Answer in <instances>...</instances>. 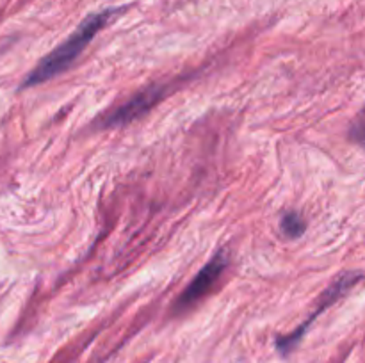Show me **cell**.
Segmentation results:
<instances>
[{"mask_svg": "<svg viewBox=\"0 0 365 363\" xmlns=\"http://www.w3.org/2000/svg\"><path fill=\"white\" fill-rule=\"evenodd\" d=\"M360 280H362V274H360V273H346V274H342V276L339 278V280L335 281V283L331 285V287L328 288L327 292H324L323 298H321L319 306H317V308H316V312H314L312 315H310L309 319H307L305 322H303L302 326H299L298 330L294 331V333L287 335V337H280V338H278V340H277L278 352H280L282 356H289V354H291V352L294 351L296 347H298L299 340H302L303 335L307 333V330H309V327H310V324H312L314 320L317 319V315H321V313H323L324 310L328 308V306H331V305H334V302H337L339 299L342 298V295L348 294V292L351 290V288L355 287V285L359 283Z\"/></svg>", "mask_w": 365, "mask_h": 363, "instance_id": "3", "label": "cell"}, {"mask_svg": "<svg viewBox=\"0 0 365 363\" xmlns=\"http://www.w3.org/2000/svg\"><path fill=\"white\" fill-rule=\"evenodd\" d=\"M307 230V221L303 219L302 214L298 212H285L282 216V231L285 237L289 238H298L305 233Z\"/></svg>", "mask_w": 365, "mask_h": 363, "instance_id": "5", "label": "cell"}, {"mask_svg": "<svg viewBox=\"0 0 365 363\" xmlns=\"http://www.w3.org/2000/svg\"><path fill=\"white\" fill-rule=\"evenodd\" d=\"M121 9H106L100 11V13H93L75 28L73 34L66 39V41L61 43L57 48H53L52 52L46 57H43L38 63V66L31 71V73L25 77L21 89L34 88V85L43 84V82H48L50 78L57 77L63 71H66L71 64L77 60V57L88 48L89 43L93 41L96 34L120 13Z\"/></svg>", "mask_w": 365, "mask_h": 363, "instance_id": "1", "label": "cell"}, {"mask_svg": "<svg viewBox=\"0 0 365 363\" xmlns=\"http://www.w3.org/2000/svg\"><path fill=\"white\" fill-rule=\"evenodd\" d=\"M164 95H166V88L150 85L145 91L135 95L134 98L128 100L127 103L114 109L113 112L106 114L102 117V127H121V125H127L138 117L145 116L152 107H155L164 98Z\"/></svg>", "mask_w": 365, "mask_h": 363, "instance_id": "4", "label": "cell"}, {"mask_svg": "<svg viewBox=\"0 0 365 363\" xmlns=\"http://www.w3.org/2000/svg\"><path fill=\"white\" fill-rule=\"evenodd\" d=\"M228 265V255L225 251L216 253L205 265L202 267L198 274L195 276V280L187 285L184 292L180 294V298L175 302V313H184L187 310H191L192 306L198 305L210 290H212L214 285L217 283V280L221 278V274L225 273Z\"/></svg>", "mask_w": 365, "mask_h": 363, "instance_id": "2", "label": "cell"}, {"mask_svg": "<svg viewBox=\"0 0 365 363\" xmlns=\"http://www.w3.org/2000/svg\"><path fill=\"white\" fill-rule=\"evenodd\" d=\"M349 137H351V141H355L356 144L365 148V107L360 110V114L355 117V121H353L351 128H349Z\"/></svg>", "mask_w": 365, "mask_h": 363, "instance_id": "6", "label": "cell"}]
</instances>
